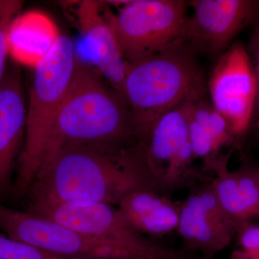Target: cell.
Returning <instances> with one entry per match:
<instances>
[{
  "label": "cell",
  "mask_w": 259,
  "mask_h": 259,
  "mask_svg": "<svg viewBox=\"0 0 259 259\" xmlns=\"http://www.w3.org/2000/svg\"><path fill=\"white\" fill-rule=\"evenodd\" d=\"M139 142L137 120L125 99L76 56L74 73L51 127L42 164L50 153L66 145H99L130 151L139 148Z\"/></svg>",
  "instance_id": "obj_2"
},
{
  "label": "cell",
  "mask_w": 259,
  "mask_h": 259,
  "mask_svg": "<svg viewBox=\"0 0 259 259\" xmlns=\"http://www.w3.org/2000/svg\"><path fill=\"white\" fill-rule=\"evenodd\" d=\"M182 105L160 116L140 139L139 149L148 176L153 189L159 193L170 163L181 145L188 139Z\"/></svg>",
  "instance_id": "obj_13"
},
{
  "label": "cell",
  "mask_w": 259,
  "mask_h": 259,
  "mask_svg": "<svg viewBox=\"0 0 259 259\" xmlns=\"http://www.w3.org/2000/svg\"><path fill=\"white\" fill-rule=\"evenodd\" d=\"M237 234L240 248L233 252L231 259H259V226L240 223Z\"/></svg>",
  "instance_id": "obj_19"
},
{
  "label": "cell",
  "mask_w": 259,
  "mask_h": 259,
  "mask_svg": "<svg viewBox=\"0 0 259 259\" xmlns=\"http://www.w3.org/2000/svg\"><path fill=\"white\" fill-rule=\"evenodd\" d=\"M74 45L61 35L35 68L26 112L25 141L17 165L13 194L22 198L41 166L51 127L74 73Z\"/></svg>",
  "instance_id": "obj_4"
},
{
  "label": "cell",
  "mask_w": 259,
  "mask_h": 259,
  "mask_svg": "<svg viewBox=\"0 0 259 259\" xmlns=\"http://www.w3.org/2000/svg\"><path fill=\"white\" fill-rule=\"evenodd\" d=\"M182 202L154 190L136 191L117 206L122 217L142 235L161 237L176 231Z\"/></svg>",
  "instance_id": "obj_14"
},
{
  "label": "cell",
  "mask_w": 259,
  "mask_h": 259,
  "mask_svg": "<svg viewBox=\"0 0 259 259\" xmlns=\"http://www.w3.org/2000/svg\"><path fill=\"white\" fill-rule=\"evenodd\" d=\"M0 230L6 236L65 259H141L129 252L26 211L0 202Z\"/></svg>",
  "instance_id": "obj_7"
},
{
  "label": "cell",
  "mask_w": 259,
  "mask_h": 259,
  "mask_svg": "<svg viewBox=\"0 0 259 259\" xmlns=\"http://www.w3.org/2000/svg\"><path fill=\"white\" fill-rule=\"evenodd\" d=\"M208 131L212 138L214 156L223 146L231 144L233 136L225 117L211 106L208 120Z\"/></svg>",
  "instance_id": "obj_21"
},
{
  "label": "cell",
  "mask_w": 259,
  "mask_h": 259,
  "mask_svg": "<svg viewBox=\"0 0 259 259\" xmlns=\"http://www.w3.org/2000/svg\"><path fill=\"white\" fill-rule=\"evenodd\" d=\"M212 107L225 117L233 136L249 127L258 85L249 56L242 44L227 51L216 65L209 81Z\"/></svg>",
  "instance_id": "obj_8"
},
{
  "label": "cell",
  "mask_w": 259,
  "mask_h": 259,
  "mask_svg": "<svg viewBox=\"0 0 259 259\" xmlns=\"http://www.w3.org/2000/svg\"><path fill=\"white\" fill-rule=\"evenodd\" d=\"M107 16L127 61L142 59L187 38L189 18L182 0L129 1Z\"/></svg>",
  "instance_id": "obj_5"
},
{
  "label": "cell",
  "mask_w": 259,
  "mask_h": 259,
  "mask_svg": "<svg viewBox=\"0 0 259 259\" xmlns=\"http://www.w3.org/2000/svg\"><path fill=\"white\" fill-rule=\"evenodd\" d=\"M235 173L237 192L248 222L259 216V168L245 165Z\"/></svg>",
  "instance_id": "obj_16"
},
{
  "label": "cell",
  "mask_w": 259,
  "mask_h": 259,
  "mask_svg": "<svg viewBox=\"0 0 259 259\" xmlns=\"http://www.w3.org/2000/svg\"><path fill=\"white\" fill-rule=\"evenodd\" d=\"M256 65L254 70L255 78H256L257 85H258V95H259V31L256 36Z\"/></svg>",
  "instance_id": "obj_22"
},
{
  "label": "cell",
  "mask_w": 259,
  "mask_h": 259,
  "mask_svg": "<svg viewBox=\"0 0 259 259\" xmlns=\"http://www.w3.org/2000/svg\"><path fill=\"white\" fill-rule=\"evenodd\" d=\"M187 38L212 53L222 51L233 37L259 13V2L249 0H197L191 2Z\"/></svg>",
  "instance_id": "obj_11"
},
{
  "label": "cell",
  "mask_w": 259,
  "mask_h": 259,
  "mask_svg": "<svg viewBox=\"0 0 259 259\" xmlns=\"http://www.w3.org/2000/svg\"><path fill=\"white\" fill-rule=\"evenodd\" d=\"M26 112L20 70L7 68L0 85V199L13 192V177L25 141Z\"/></svg>",
  "instance_id": "obj_10"
},
{
  "label": "cell",
  "mask_w": 259,
  "mask_h": 259,
  "mask_svg": "<svg viewBox=\"0 0 259 259\" xmlns=\"http://www.w3.org/2000/svg\"><path fill=\"white\" fill-rule=\"evenodd\" d=\"M153 190L139 149L66 145L44 160L25 197L74 206L117 207L130 194ZM155 191V190H154Z\"/></svg>",
  "instance_id": "obj_1"
},
{
  "label": "cell",
  "mask_w": 259,
  "mask_h": 259,
  "mask_svg": "<svg viewBox=\"0 0 259 259\" xmlns=\"http://www.w3.org/2000/svg\"><path fill=\"white\" fill-rule=\"evenodd\" d=\"M238 226L223 209L210 183L182 201L177 231L187 251L214 257L231 243Z\"/></svg>",
  "instance_id": "obj_9"
},
{
  "label": "cell",
  "mask_w": 259,
  "mask_h": 259,
  "mask_svg": "<svg viewBox=\"0 0 259 259\" xmlns=\"http://www.w3.org/2000/svg\"><path fill=\"white\" fill-rule=\"evenodd\" d=\"M23 5L24 2L20 0H0V85L6 72L9 55L8 30L13 20L22 13Z\"/></svg>",
  "instance_id": "obj_17"
},
{
  "label": "cell",
  "mask_w": 259,
  "mask_h": 259,
  "mask_svg": "<svg viewBox=\"0 0 259 259\" xmlns=\"http://www.w3.org/2000/svg\"><path fill=\"white\" fill-rule=\"evenodd\" d=\"M202 74L185 40L127 61L122 97L139 125L140 138L160 116L204 95Z\"/></svg>",
  "instance_id": "obj_3"
},
{
  "label": "cell",
  "mask_w": 259,
  "mask_h": 259,
  "mask_svg": "<svg viewBox=\"0 0 259 259\" xmlns=\"http://www.w3.org/2000/svg\"><path fill=\"white\" fill-rule=\"evenodd\" d=\"M25 211L114 245L141 259H184L182 250L151 241L136 231L115 206H74L47 200H28Z\"/></svg>",
  "instance_id": "obj_6"
},
{
  "label": "cell",
  "mask_w": 259,
  "mask_h": 259,
  "mask_svg": "<svg viewBox=\"0 0 259 259\" xmlns=\"http://www.w3.org/2000/svg\"><path fill=\"white\" fill-rule=\"evenodd\" d=\"M182 108L187 118L188 137L194 158H204L206 159L214 156L212 141L208 131L194 120L193 117L186 112L182 106Z\"/></svg>",
  "instance_id": "obj_20"
},
{
  "label": "cell",
  "mask_w": 259,
  "mask_h": 259,
  "mask_svg": "<svg viewBox=\"0 0 259 259\" xmlns=\"http://www.w3.org/2000/svg\"><path fill=\"white\" fill-rule=\"evenodd\" d=\"M0 259H65L0 233Z\"/></svg>",
  "instance_id": "obj_18"
},
{
  "label": "cell",
  "mask_w": 259,
  "mask_h": 259,
  "mask_svg": "<svg viewBox=\"0 0 259 259\" xmlns=\"http://www.w3.org/2000/svg\"><path fill=\"white\" fill-rule=\"evenodd\" d=\"M106 2H80L76 16L80 30L91 42L97 65L110 86L122 97L127 61L125 60L107 16Z\"/></svg>",
  "instance_id": "obj_12"
},
{
  "label": "cell",
  "mask_w": 259,
  "mask_h": 259,
  "mask_svg": "<svg viewBox=\"0 0 259 259\" xmlns=\"http://www.w3.org/2000/svg\"><path fill=\"white\" fill-rule=\"evenodd\" d=\"M198 259H214V257H205L202 256L201 258H199Z\"/></svg>",
  "instance_id": "obj_23"
},
{
  "label": "cell",
  "mask_w": 259,
  "mask_h": 259,
  "mask_svg": "<svg viewBox=\"0 0 259 259\" xmlns=\"http://www.w3.org/2000/svg\"><path fill=\"white\" fill-rule=\"evenodd\" d=\"M61 35L45 13L38 10L21 13L8 30L9 55L18 64L35 69Z\"/></svg>",
  "instance_id": "obj_15"
}]
</instances>
